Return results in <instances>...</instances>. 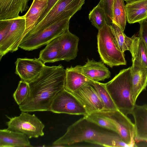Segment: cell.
<instances>
[{"label": "cell", "instance_id": "1", "mask_svg": "<svg viewBox=\"0 0 147 147\" xmlns=\"http://www.w3.org/2000/svg\"><path fill=\"white\" fill-rule=\"evenodd\" d=\"M65 69L61 64L44 68L39 76L29 83L26 100L19 105L22 111H50L54 98L64 88Z\"/></svg>", "mask_w": 147, "mask_h": 147}, {"label": "cell", "instance_id": "2", "mask_svg": "<svg viewBox=\"0 0 147 147\" xmlns=\"http://www.w3.org/2000/svg\"><path fill=\"white\" fill-rule=\"evenodd\" d=\"M83 142L106 147H129L117 134L101 127L84 116L70 126L52 146H65Z\"/></svg>", "mask_w": 147, "mask_h": 147}, {"label": "cell", "instance_id": "3", "mask_svg": "<svg viewBox=\"0 0 147 147\" xmlns=\"http://www.w3.org/2000/svg\"><path fill=\"white\" fill-rule=\"evenodd\" d=\"M105 85L118 109L126 115L131 114L136 104L131 94V67L121 70Z\"/></svg>", "mask_w": 147, "mask_h": 147}, {"label": "cell", "instance_id": "4", "mask_svg": "<svg viewBox=\"0 0 147 147\" xmlns=\"http://www.w3.org/2000/svg\"><path fill=\"white\" fill-rule=\"evenodd\" d=\"M98 31L97 48L102 61L111 68L126 65L124 53L116 45L111 26L106 23Z\"/></svg>", "mask_w": 147, "mask_h": 147}, {"label": "cell", "instance_id": "5", "mask_svg": "<svg viewBox=\"0 0 147 147\" xmlns=\"http://www.w3.org/2000/svg\"><path fill=\"white\" fill-rule=\"evenodd\" d=\"M70 19L57 21L21 43L19 47L26 51H32L47 45L69 30Z\"/></svg>", "mask_w": 147, "mask_h": 147}, {"label": "cell", "instance_id": "6", "mask_svg": "<svg viewBox=\"0 0 147 147\" xmlns=\"http://www.w3.org/2000/svg\"><path fill=\"white\" fill-rule=\"evenodd\" d=\"M7 122V129L26 135L29 138L44 135L45 125L34 114L22 111L20 115L11 118Z\"/></svg>", "mask_w": 147, "mask_h": 147}, {"label": "cell", "instance_id": "7", "mask_svg": "<svg viewBox=\"0 0 147 147\" xmlns=\"http://www.w3.org/2000/svg\"><path fill=\"white\" fill-rule=\"evenodd\" d=\"M111 121L117 129V134L129 147L137 146L134 140L135 126L130 119L118 110H103L96 112Z\"/></svg>", "mask_w": 147, "mask_h": 147}, {"label": "cell", "instance_id": "8", "mask_svg": "<svg viewBox=\"0 0 147 147\" xmlns=\"http://www.w3.org/2000/svg\"><path fill=\"white\" fill-rule=\"evenodd\" d=\"M50 111L57 113L85 116L86 111L79 100L64 88L59 91L53 100Z\"/></svg>", "mask_w": 147, "mask_h": 147}, {"label": "cell", "instance_id": "9", "mask_svg": "<svg viewBox=\"0 0 147 147\" xmlns=\"http://www.w3.org/2000/svg\"><path fill=\"white\" fill-rule=\"evenodd\" d=\"M26 28L25 19L24 16L12 19L9 31L3 44L0 46V60L9 52L17 50L18 43Z\"/></svg>", "mask_w": 147, "mask_h": 147}, {"label": "cell", "instance_id": "10", "mask_svg": "<svg viewBox=\"0 0 147 147\" xmlns=\"http://www.w3.org/2000/svg\"><path fill=\"white\" fill-rule=\"evenodd\" d=\"M71 93L82 103L87 114L104 109L103 103L98 92L92 85L84 86Z\"/></svg>", "mask_w": 147, "mask_h": 147}, {"label": "cell", "instance_id": "11", "mask_svg": "<svg viewBox=\"0 0 147 147\" xmlns=\"http://www.w3.org/2000/svg\"><path fill=\"white\" fill-rule=\"evenodd\" d=\"M15 73L28 83L37 77L45 66L39 58H18L15 62Z\"/></svg>", "mask_w": 147, "mask_h": 147}, {"label": "cell", "instance_id": "12", "mask_svg": "<svg viewBox=\"0 0 147 147\" xmlns=\"http://www.w3.org/2000/svg\"><path fill=\"white\" fill-rule=\"evenodd\" d=\"M73 68L86 77L92 80L98 82L104 81L111 76L109 69L102 61L97 62L93 59H87L84 65H77Z\"/></svg>", "mask_w": 147, "mask_h": 147}, {"label": "cell", "instance_id": "13", "mask_svg": "<svg viewBox=\"0 0 147 147\" xmlns=\"http://www.w3.org/2000/svg\"><path fill=\"white\" fill-rule=\"evenodd\" d=\"M60 43L58 61L75 59L78 51L79 38L68 30L58 37Z\"/></svg>", "mask_w": 147, "mask_h": 147}, {"label": "cell", "instance_id": "14", "mask_svg": "<svg viewBox=\"0 0 147 147\" xmlns=\"http://www.w3.org/2000/svg\"><path fill=\"white\" fill-rule=\"evenodd\" d=\"M132 60L131 94L133 102L136 104L138 96L147 85V68L136 60Z\"/></svg>", "mask_w": 147, "mask_h": 147}, {"label": "cell", "instance_id": "15", "mask_svg": "<svg viewBox=\"0 0 147 147\" xmlns=\"http://www.w3.org/2000/svg\"><path fill=\"white\" fill-rule=\"evenodd\" d=\"M131 114L135 121V142H147V105L136 104Z\"/></svg>", "mask_w": 147, "mask_h": 147}, {"label": "cell", "instance_id": "16", "mask_svg": "<svg viewBox=\"0 0 147 147\" xmlns=\"http://www.w3.org/2000/svg\"><path fill=\"white\" fill-rule=\"evenodd\" d=\"M47 5L48 0H33L28 10L24 15L25 19L26 28L19 41L18 46L25 36L37 24L39 19L47 9Z\"/></svg>", "mask_w": 147, "mask_h": 147}, {"label": "cell", "instance_id": "17", "mask_svg": "<svg viewBox=\"0 0 147 147\" xmlns=\"http://www.w3.org/2000/svg\"><path fill=\"white\" fill-rule=\"evenodd\" d=\"M29 0H0V20L12 19L19 16L28 8Z\"/></svg>", "mask_w": 147, "mask_h": 147}, {"label": "cell", "instance_id": "18", "mask_svg": "<svg viewBox=\"0 0 147 147\" xmlns=\"http://www.w3.org/2000/svg\"><path fill=\"white\" fill-rule=\"evenodd\" d=\"M25 134L7 129L0 130V147L33 146Z\"/></svg>", "mask_w": 147, "mask_h": 147}, {"label": "cell", "instance_id": "19", "mask_svg": "<svg viewBox=\"0 0 147 147\" xmlns=\"http://www.w3.org/2000/svg\"><path fill=\"white\" fill-rule=\"evenodd\" d=\"M93 81L74 69L72 66L65 69L64 89L71 93L84 86L92 85Z\"/></svg>", "mask_w": 147, "mask_h": 147}, {"label": "cell", "instance_id": "20", "mask_svg": "<svg viewBox=\"0 0 147 147\" xmlns=\"http://www.w3.org/2000/svg\"><path fill=\"white\" fill-rule=\"evenodd\" d=\"M125 6L129 23L139 22L147 18V0L127 3Z\"/></svg>", "mask_w": 147, "mask_h": 147}, {"label": "cell", "instance_id": "21", "mask_svg": "<svg viewBox=\"0 0 147 147\" xmlns=\"http://www.w3.org/2000/svg\"><path fill=\"white\" fill-rule=\"evenodd\" d=\"M132 36L133 41L130 52L132 59L136 60L147 68V45L142 39L135 34Z\"/></svg>", "mask_w": 147, "mask_h": 147}, {"label": "cell", "instance_id": "22", "mask_svg": "<svg viewBox=\"0 0 147 147\" xmlns=\"http://www.w3.org/2000/svg\"><path fill=\"white\" fill-rule=\"evenodd\" d=\"M111 27L114 41L117 48L123 53L127 50L130 52L133 43V36L129 37L127 36L124 32V31L113 23H112Z\"/></svg>", "mask_w": 147, "mask_h": 147}, {"label": "cell", "instance_id": "23", "mask_svg": "<svg viewBox=\"0 0 147 147\" xmlns=\"http://www.w3.org/2000/svg\"><path fill=\"white\" fill-rule=\"evenodd\" d=\"M112 11V23L124 31L127 21V15L123 0H114Z\"/></svg>", "mask_w": 147, "mask_h": 147}, {"label": "cell", "instance_id": "24", "mask_svg": "<svg viewBox=\"0 0 147 147\" xmlns=\"http://www.w3.org/2000/svg\"><path fill=\"white\" fill-rule=\"evenodd\" d=\"M60 43L57 37L48 43L45 47L40 51L39 59L44 64L58 61Z\"/></svg>", "mask_w": 147, "mask_h": 147}, {"label": "cell", "instance_id": "25", "mask_svg": "<svg viewBox=\"0 0 147 147\" xmlns=\"http://www.w3.org/2000/svg\"><path fill=\"white\" fill-rule=\"evenodd\" d=\"M92 85L99 95L104 105V110L107 111L118 110L106 88L105 83L94 81Z\"/></svg>", "mask_w": 147, "mask_h": 147}, {"label": "cell", "instance_id": "26", "mask_svg": "<svg viewBox=\"0 0 147 147\" xmlns=\"http://www.w3.org/2000/svg\"><path fill=\"white\" fill-rule=\"evenodd\" d=\"M84 117L101 127L117 134V129L113 123L107 118L97 113L87 114Z\"/></svg>", "mask_w": 147, "mask_h": 147}, {"label": "cell", "instance_id": "27", "mask_svg": "<svg viewBox=\"0 0 147 147\" xmlns=\"http://www.w3.org/2000/svg\"><path fill=\"white\" fill-rule=\"evenodd\" d=\"M88 18L92 24L98 30L107 23L105 13L103 10L98 5L90 11Z\"/></svg>", "mask_w": 147, "mask_h": 147}, {"label": "cell", "instance_id": "28", "mask_svg": "<svg viewBox=\"0 0 147 147\" xmlns=\"http://www.w3.org/2000/svg\"><path fill=\"white\" fill-rule=\"evenodd\" d=\"M30 91L29 83L21 80L13 94V97L18 105L22 104L26 100L29 94Z\"/></svg>", "mask_w": 147, "mask_h": 147}, {"label": "cell", "instance_id": "29", "mask_svg": "<svg viewBox=\"0 0 147 147\" xmlns=\"http://www.w3.org/2000/svg\"><path fill=\"white\" fill-rule=\"evenodd\" d=\"M114 0H100L98 5L104 11L106 15L107 24L111 26L112 23V8Z\"/></svg>", "mask_w": 147, "mask_h": 147}, {"label": "cell", "instance_id": "30", "mask_svg": "<svg viewBox=\"0 0 147 147\" xmlns=\"http://www.w3.org/2000/svg\"><path fill=\"white\" fill-rule=\"evenodd\" d=\"M11 24L12 19L0 20V46L3 44Z\"/></svg>", "mask_w": 147, "mask_h": 147}, {"label": "cell", "instance_id": "31", "mask_svg": "<svg viewBox=\"0 0 147 147\" xmlns=\"http://www.w3.org/2000/svg\"><path fill=\"white\" fill-rule=\"evenodd\" d=\"M138 23L140 28L138 36L142 39L147 45V18Z\"/></svg>", "mask_w": 147, "mask_h": 147}, {"label": "cell", "instance_id": "32", "mask_svg": "<svg viewBox=\"0 0 147 147\" xmlns=\"http://www.w3.org/2000/svg\"><path fill=\"white\" fill-rule=\"evenodd\" d=\"M58 0H48V5L47 7L39 19L37 24L40 22L44 18Z\"/></svg>", "mask_w": 147, "mask_h": 147}, {"label": "cell", "instance_id": "33", "mask_svg": "<svg viewBox=\"0 0 147 147\" xmlns=\"http://www.w3.org/2000/svg\"><path fill=\"white\" fill-rule=\"evenodd\" d=\"M141 0H124L127 3H131Z\"/></svg>", "mask_w": 147, "mask_h": 147}]
</instances>
